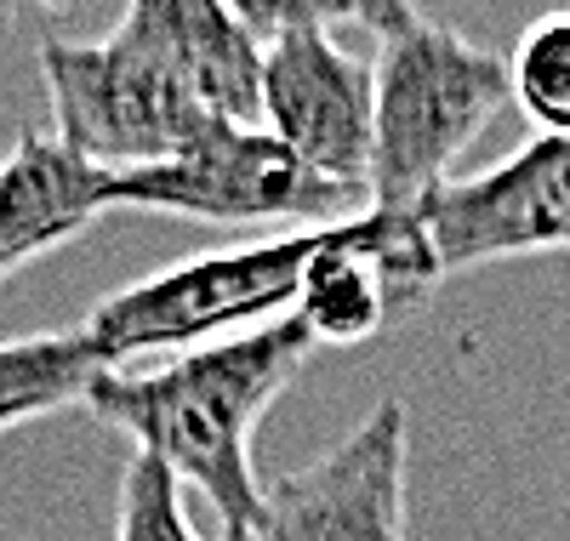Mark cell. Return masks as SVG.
I'll return each mask as SVG.
<instances>
[{"mask_svg": "<svg viewBox=\"0 0 570 541\" xmlns=\"http://www.w3.org/2000/svg\"><path fill=\"white\" fill-rule=\"evenodd\" d=\"M126 12L149 29L183 91L217 126L263 120V46L246 29L240 7H223V0H137Z\"/></svg>", "mask_w": 570, "mask_h": 541, "instance_id": "10", "label": "cell"}, {"mask_svg": "<svg viewBox=\"0 0 570 541\" xmlns=\"http://www.w3.org/2000/svg\"><path fill=\"white\" fill-rule=\"evenodd\" d=\"M115 171L69 155L52 131H18L0 155V285L35 257L80 239L109 212Z\"/></svg>", "mask_w": 570, "mask_h": 541, "instance_id": "9", "label": "cell"}, {"mask_svg": "<svg viewBox=\"0 0 570 541\" xmlns=\"http://www.w3.org/2000/svg\"><path fill=\"white\" fill-rule=\"evenodd\" d=\"M240 18L263 46L257 126L320 177L365 194L376 91L371 58L343 46V29H360V7H240Z\"/></svg>", "mask_w": 570, "mask_h": 541, "instance_id": "5", "label": "cell"}, {"mask_svg": "<svg viewBox=\"0 0 570 541\" xmlns=\"http://www.w3.org/2000/svg\"><path fill=\"white\" fill-rule=\"evenodd\" d=\"M411 416L383 400L348 439L263 490L257 541H405Z\"/></svg>", "mask_w": 570, "mask_h": 541, "instance_id": "8", "label": "cell"}, {"mask_svg": "<svg viewBox=\"0 0 570 541\" xmlns=\"http://www.w3.org/2000/svg\"><path fill=\"white\" fill-rule=\"evenodd\" d=\"M308 354L314 336L285 314L228 342L188 348L155 371H104L86 393V411L126 433L131 451L155 456L177 484L200 490L223 530H257V427Z\"/></svg>", "mask_w": 570, "mask_h": 541, "instance_id": "1", "label": "cell"}, {"mask_svg": "<svg viewBox=\"0 0 570 541\" xmlns=\"http://www.w3.org/2000/svg\"><path fill=\"white\" fill-rule=\"evenodd\" d=\"M115 541H200L188 502H183V484L142 451H131L120 468Z\"/></svg>", "mask_w": 570, "mask_h": 541, "instance_id": "13", "label": "cell"}, {"mask_svg": "<svg viewBox=\"0 0 570 541\" xmlns=\"http://www.w3.org/2000/svg\"><path fill=\"white\" fill-rule=\"evenodd\" d=\"M35 63L52 104V137L104 171L160 166L217 126L183 91L160 46L131 12H120L104 40H69L46 29L35 40Z\"/></svg>", "mask_w": 570, "mask_h": 541, "instance_id": "4", "label": "cell"}, {"mask_svg": "<svg viewBox=\"0 0 570 541\" xmlns=\"http://www.w3.org/2000/svg\"><path fill=\"white\" fill-rule=\"evenodd\" d=\"M416 223L440 274L570 252V137H531L502 166L440 183Z\"/></svg>", "mask_w": 570, "mask_h": 541, "instance_id": "7", "label": "cell"}, {"mask_svg": "<svg viewBox=\"0 0 570 541\" xmlns=\"http://www.w3.org/2000/svg\"><path fill=\"white\" fill-rule=\"evenodd\" d=\"M166 212V217H195V223H297V228H331L365 212V194L320 177L303 166L279 137L263 126H212L200 142L183 155L115 171L109 183V212Z\"/></svg>", "mask_w": 570, "mask_h": 541, "instance_id": "6", "label": "cell"}, {"mask_svg": "<svg viewBox=\"0 0 570 541\" xmlns=\"http://www.w3.org/2000/svg\"><path fill=\"white\" fill-rule=\"evenodd\" d=\"M314 245L320 228H292L279 239L183 257L171 268H155L109 291L75 331L91 342L104 371L149 354H188V348H206V342H228L297 308Z\"/></svg>", "mask_w": 570, "mask_h": 541, "instance_id": "3", "label": "cell"}, {"mask_svg": "<svg viewBox=\"0 0 570 541\" xmlns=\"http://www.w3.org/2000/svg\"><path fill=\"white\" fill-rule=\"evenodd\" d=\"M360 29L371 35V212H416L451 166L480 142V131L513 104L508 58L456 35L451 23L416 7H360Z\"/></svg>", "mask_w": 570, "mask_h": 541, "instance_id": "2", "label": "cell"}, {"mask_svg": "<svg viewBox=\"0 0 570 541\" xmlns=\"http://www.w3.org/2000/svg\"><path fill=\"white\" fill-rule=\"evenodd\" d=\"M7 23H12V12H7V7H0V29H7Z\"/></svg>", "mask_w": 570, "mask_h": 541, "instance_id": "15", "label": "cell"}, {"mask_svg": "<svg viewBox=\"0 0 570 541\" xmlns=\"http://www.w3.org/2000/svg\"><path fill=\"white\" fill-rule=\"evenodd\" d=\"M508 91L542 137H570V12H548L519 35Z\"/></svg>", "mask_w": 570, "mask_h": 541, "instance_id": "12", "label": "cell"}, {"mask_svg": "<svg viewBox=\"0 0 570 541\" xmlns=\"http://www.w3.org/2000/svg\"><path fill=\"white\" fill-rule=\"evenodd\" d=\"M217 541H257V530H223Z\"/></svg>", "mask_w": 570, "mask_h": 541, "instance_id": "14", "label": "cell"}, {"mask_svg": "<svg viewBox=\"0 0 570 541\" xmlns=\"http://www.w3.org/2000/svg\"><path fill=\"white\" fill-rule=\"evenodd\" d=\"M98 376H104V360L91 354V342L80 331L0 342V433L86 405Z\"/></svg>", "mask_w": 570, "mask_h": 541, "instance_id": "11", "label": "cell"}]
</instances>
